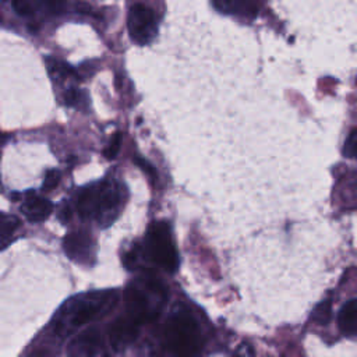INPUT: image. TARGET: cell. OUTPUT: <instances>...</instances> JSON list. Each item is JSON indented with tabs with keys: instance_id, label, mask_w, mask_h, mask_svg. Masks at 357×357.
<instances>
[{
	"instance_id": "obj_1",
	"label": "cell",
	"mask_w": 357,
	"mask_h": 357,
	"mask_svg": "<svg viewBox=\"0 0 357 357\" xmlns=\"http://www.w3.org/2000/svg\"><path fill=\"white\" fill-rule=\"evenodd\" d=\"M117 301L119 294L114 290H96L74 296L57 311L53 321L54 333L60 337L73 335L81 326L107 315Z\"/></svg>"
},
{
	"instance_id": "obj_2",
	"label": "cell",
	"mask_w": 357,
	"mask_h": 357,
	"mask_svg": "<svg viewBox=\"0 0 357 357\" xmlns=\"http://www.w3.org/2000/svg\"><path fill=\"white\" fill-rule=\"evenodd\" d=\"M123 190L113 180H103L82 188L77 194L75 209L82 219H93L99 226H110L120 213Z\"/></svg>"
},
{
	"instance_id": "obj_3",
	"label": "cell",
	"mask_w": 357,
	"mask_h": 357,
	"mask_svg": "<svg viewBox=\"0 0 357 357\" xmlns=\"http://www.w3.org/2000/svg\"><path fill=\"white\" fill-rule=\"evenodd\" d=\"M124 298L126 315L135 324L142 325L159 315L166 301V291L156 279L142 276L127 287Z\"/></svg>"
},
{
	"instance_id": "obj_4",
	"label": "cell",
	"mask_w": 357,
	"mask_h": 357,
	"mask_svg": "<svg viewBox=\"0 0 357 357\" xmlns=\"http://www.w3.org/2000/svg\"><path fill=\"white\" fill-rule=\"evenodd\" d=\"M165 340L174 354L192 356L201 347L199 326L191 315L176 314L166 322Z\"/></svg>"
},
{
	"instance_id": "obj_5",
	"label": "cell",
	"mask_w": 357,
	"mask_h": 357,
	"mask_svg": "<svg viewBox=\"0 0 357 357\" xmlns=\"http://www.w3.org/2000/svg\"><path fill=\"white\" fill-rule=\"evenodd\" d=\"M145 251L148 257L167 272H174L178 266V255L173 243L170 226L166 222H153L145 237Z\"/></svg>"
},
{
	"instance_id": "obj_6",
	"label": "cell",
	"mask_w": 357,
	"mask_h": 357,
	"mask_svg": "<svg viewBox=\"0 0 357 357\" xmlns=\"http://www.w3.org/2000/svg\"><path fill=\"white\" fill-rule=\"evenodd\" d=\"M127 26L130 38L137 45H148L158 33V18L152 8L134 4L128 11Z\"/></svg>"
},
{
	"instance_id": "obj_7",
	"label": "cell",
	"mask_w": 357,
	"mask_h": 357,
	"mask_svg": "<svg viewBox=\"0 0 357 357\" xmlns=\"http://www.w3.org/2000/svg\"><path fill=\"white\" fill-rule=\"evenodd\" d=\"M63 250L70 259L79 264H88L95 255V243L88 231L77 230L64 237Z\"/></svg>"
},
{
	"instance_id": "obj_8",
	"label": "cell",
	"mask_w": 357,
	"mask_h": 357,
	"mask_svg": "<svg viewBox=\"0 0 357 357\" xmlns=\"http://www.w3.org/2000/svg\"><path fill=\"white\" fill-rule=\"evenodd\" d=\"M139 325L127 315L117 318L109 328L110 343L114 349H121L132 343L138 336Z\"/></svg>"
},
{
	"instance_id": "obj_9",
	"label": "cell",
	"mask_w": 357,
	"mask_h": 357,
	"mask_svg": "<svg viewBox=\"0 0 357 357\" xmlns=\"http://www.w3.org/2000/svg\"><path fill=\"white\" fill-rule=\"evenodd\" d=\"M21 211L29 222L39 223L50 216L53 211V204L45 197L28 192L21 205Z\"/></svg>"
},
{
	"instance_id": "obj_10",
	"label": "cell",
	"mask_w": 357,
	"mask_h": 357,
	"mask_svg": "<svg viewBox=\"0 0 357 357\" xmlns=\"http://www.w3.org/2000/svg\"><path fill=\"white\" fill-rule=\"evenodd\" d=\"M213 7L223 13L241 18H255L259 10V0H212Z\"/></svg>"
},
{
	"instance_id": "obj_11",
	"label": "cell",
	"mask_w": 357,
	"mask_h": 357,
	"mask_svg": "<svg viewBox=\"0 0 357 357\" xmlns=\"http://www.w3.org/2000/svg\"><path fill=\"white\" fill-rule=\"evenodd\" d=\"M13 4L22 17H32L39 11L59 14L66 6L63 0H13Z\"/></svg>"
},
{
	"instance_id": "obj_12",
	"label": "cell",
	"mask_w": 357,
	"mask_h": 357,
	"mask_svg": "<svg viewBox=\"0 0 357 357\" xmlns=\"http://www.w3.org/2000/svg\"><path fill=\"white\" fill-rule=\"evenodd\" d=\"M337 326L347 336L357 335V298L343 304L337 315Z\"/></svg>"
},
{
	"instance_id": "obj_13",
	"label": "cell",
	"mask_w": 357,
	"mask_h": 357,
	"mask_svg": "<svg viewBox=\"0 0 357 357\" xmlns=\"http://www.w3.org/2000/svg\"><path fill=\"white\" fill-rule=\"evenodd\" d=\"M20 226L21 222L17 216L0 212V250H4L11 243Z\"/></svg>"
},
{
	"instance_id": "obj_14",
	"label": "cell",
	"mask_w": 357,
	"mask_h": 357,
	"mask_svg": "<svg viewBox=\"0 0 357 357\" xmlns=\"http://www.w3.org/2000/svg\"><path fill=\"white\" fill-rule=\"evenodd\" d=\"M100 342L99 333L95 329H88L85 331L82 335H79L74 342H73V347L77 349V351H82V353H93V350L98 347Z\"/></svg>"
},
{
	"instance_id": "obj_15",
	"label": "cell",
	"mask_w": 357,
	"mask_h": 357,
	"mask_svg": "<svg viewBox=\"0 0 357 357\" xmlns=\"http://www.w3.org/2000/svg\"><path fill=\"white\" fill-rule=\"evenodd\" d=\"M46 64L49 67V71L57 77H64V78H68V77H77V71L68 66L67 63L61 61V60H57V59H52V57H47L46 59Z\"/></svg>"
},
{
	"instance_id": "obj_16",
	"label": "cell",
	"mask_w": 357,
	"mask_h": 357,
	"mask_svg": "<svg viewBox=\"0 0 357 357\" xmlns=\"http://www.w3.org/2000/svg\"><path fill=\"white\" fill-rule=\"evenodd\" d=\"M343 155L346 158H357V128L353 130L344 141Z\"/></svg>"
},
{
	"instance_id": "obj_17",
	"label": "cell",
	"mask_w": 357,
	"mask_h": 357,
	"mask_svg": "<svg viewBox=\"0 0 357 357\" xmlns=\"http://www.w3.org/2000/svg\"><path fill=\"white\" fill-rule=\"evenodd\" d=\"M120 146H121V134L120 132H116L113 135V138L110 139L109 142V146L103 151V155L106 159H114L120 151Z\"/></svg>"
},
{
	"instance_id": "obj_18",
	"label": "cell",
	"mask_w": 357,
	"mask_h": 357,
	"mask_svg": "<svg viewBox=\"0 0 357 357\" xmlns=\"http://www.w3.org/2000/svg\"><path fill=\"white\" fill-rule=\"evenodd\" d=\"M312 317H314L315 321H318L319 324L324 325V324L331 318V301L326 300V301H324L322 304H319V305L315 308Z\"/></svg>"
},
{
	"instance_id": "obj_19",
	"label": "cell",
	"mask_w": 357,
	"mask_h": 357,
	"mask_svg": "<svg viewBox=\"0 0 357 357\" xmlns=\"http://www.w3.org/2000/svg\"><path fill=\"white\" fill-rule=\"evenodd\" d=\"M59 181H60V172L56 170V169H49V170L45 173L43 190H46V191L53 190L54 187H57Z\"/></svg>"
},
{
	"instance_id": "obj_20",
	"label": "cell",
	"mask_w": 357,
	"mask_h": 357,
	"mask_svg": "<svg viewBox=\"0 0 357 357\" xmlns=\"http://www.w3.org/2000/svg\"><path fill=\"white\" fill-rule=\"evenodd\" d=\"M64 100L68 106H77L81 100H82V93L79 89H75V88H71L66 92V96H64Z\"/></svg>"
},
{
	"instance_id": "obj_21",
	"label": "cell",
	"mask_w": 357,
	"mask_h": 357,
	"mask_svg": "<svg viewBox=\"0 0 357 357\" xmlns=\"http://www.w3.org/2000/svg\"><path fill=\"white\" fill-rule=\"evenodd\" d=\"M71 208L67 206V205H63V208L60 209V213H59V220L64 225L67 223L70 219H71Z\"/></svg>"
},
{
	"instance_id": "obj_22",
	"label": "cell",
	"mask_w": 357,
	"mask_h": 357,
	"mask_svg": "<svg viewBox=\"0 0 357 357\" xmlns=\"http://www.w3.org/2000/svg\"><path fill=\"white\" fill-rule=\"evenodd\" d=\"M135 163L138 165V166H141V169L142 170H145L146 173H149V174H152V176H155V170H153V167L148 163V162H145L144 159H141V158H137L135 159Z\"/></svg>"
}]
</instances>
